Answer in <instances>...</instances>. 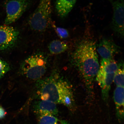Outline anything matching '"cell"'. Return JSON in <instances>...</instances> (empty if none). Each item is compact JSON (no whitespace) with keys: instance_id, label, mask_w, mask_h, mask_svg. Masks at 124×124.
Segmentation results:
<instances>
[{"instance_id":"6da1fadb","label":"cell","mask_w":124,"mask_h":124,"mask_svg":"<svg viewBox=\"0 0 124 124\" xmlns=\"http://www.w3.org/2000/svg\"><path fill=\"white\" fill-rule=\"evenodd\" d=\"M36 92L39 100L62 104L74 111L75 108L73 94L69 84L56 72L37 80Z\"/></svg>"},{"instance_id":"7a4b0ae2","label":"cell","mask_w":124,"mask_h":124,"mask_svg":"<svg viewBox=\"0 0 124 124\" xmlns=\"http://www.w3.org/2000/svg\"><path fill=\"white\" fill-rule=\"evenodd\" d=\"M72 58L86 86L92 88L100 67L95 42L89 37H83L76 45Z\"/></svg>"},{"instance_id":"3957f363","label":"cell","mask_w":124,"mask_h":124,"mask_svg":"<svg viewBox=\"0 0 124 124\" xmlns=\"http://www.w3.org/2000/svg\"><path fill=\"white\" fill-rule=\"evenodd\" d=\"M48 65V57L46 54L37 53L29 56L22 63L20 73L28 78L38 80L45 74Z\"/></svg>"},{"instance_id":"277c9868","label":"cell","mask_w":124,"mask_h":124,"mask_svg":"<svg viewBox=\"0 0 124 124\" xmlns=\"http://www.w3.org/2000/svg\"><path fill=\"white\" fill-rule=\"evenodd\" d=\"M51 0H40L38 7L31 16L29 23L32 30L43 32L52 24Z\"/></svg>"},{"instance_id":"5b68a950","label":"cell","mask_w":124,"mask_h":124,"mask_svg":"<svg viewBox=\"0 0 124 124\" xmlns=\"http://www.w3.org/2000/svg\"><path fill=\"white\" fill-rule=\"evenodd\" d=\"M30 4L29 0H9L6 4V16L4 25L16 22L25 11Z\"/></svg>"},{"instance_id":"8992f818","label":"cell","mask_w":124,"mask_h":124,"mask_svg":"<svg viewBox=\"0 0 124 124\" xmlns=\"http://www.w3.org/2000/svg\"><path fill=\"white\" fill-rule=\"evenodd\" d=\"M113 9L111 26L116 35L121 38L124 37V1L123 0H108Z\"/></svg>"},{"instance_id":"52a82bcc","label":"cell","mask_w":124,"mask_h":124,"mask_svg":"<svg viewBox=\"0 0 124 124\" xmlns=\"http://www.w3.org/2000/svg\"><path fill=\"white\" fill-rule=\"evenodd\" d=\"M19 35V31L9 25H0V50L5 51L15 46Z\"/></svg>"},{"instance_id":"ba28073f","label":"cell","mask_w":124,"mask_h":124,"mask_svg":"<svg viewBox=\"0 0 124 124\" xmlns=\"http://www.w3.org/2000/svg\"><path fill=\"white\" fill-rule=\"evenodd\" d=\"M96 50L103 59H113L120 51V47L110 39L102 37L99 40Z\"/></svg>"},{"instance_id":"9c48e42d","label":"cell","mask_w":124,"mask_h":124,"mask_svg":"<svg viewBox=\"0 0 124 124\" xmlns=\"http://www.w3.org/2000/svg\"><path fill=\"white\" fill-rule=\"evenodd\" d=\"M33 108L34 112L38 116H56L58 114L57 104L49 101L41 100L36 101L33 103Z\"/></svg>"},{"instance_id":"30bf717a","label":"cell","mask_w":124,"mask_h":124,"mask_svg":"<svg viewBox=\"0 0 124 124\" xmlns=\"http://www.w3.org/2000/svg\"><path fill=\"white\" fill-rule=\"evenodd\" d=\"M115 74L105 73L99 70L96 77L97 81L101 88L102 98L106 102L108 101L109 93Z\"/></svg>"},{"instance_id":"8fae6325","label":"cell","mask_w":124,"mask_h":124,"mask_svg":"<svg viewBox=\"0 0 124 124\" xmlns=\"http://www.w3.org/2000/svg\"><path fill=\"white\" fill-rule=\"evenodd\" d=\"M114 99L116 115L118 120L121 121L124 118V87H117L114 91Z\"/></svg>"},{"instance_id":"7c38bea8","label":"cell","mask_w":124,"mask_h":124,"mask_svg":"<svg viewBox=\"0 0 124 124\" xmlns=\"http://www.w3.org/2000/svg\"><path fill=\"white\" fill-rule=\"evenodd\" d=\"M77 0H55V8L60 17H66L75 6Z\"/></svg>"},{"instance_id":"4fadbf2b","label":"cell","mask_w":124,"mask_h":124,"mask_svg":"<svg viewBox=\"0 0 124 124\" xmlns=\"http://www.w3.org/2000/svg\"><path fill=\"white\" fill-rule=\"evenodd\" d=\"M69 48L66 43L59 40H54L51 41L48 46L50 53L53 55H57L63 53Z\"/></svg>"},{"instance_id":"5bb4252c","label":"cell","mask_w":124,"mask_h":124,"mask_svg":"<svg viewBox=\"0 0 124 124\" xmlns=\"http://www.w3.org/2000/svg\"><path fill=\"white\" fill-rule=\"evenodd\" d=\"M119 68V66L113 59H103L99 70L108 74L115 73Z\"/></svg>"},{"instance_id":"9a60e30c","label":"cell","mask_w":124,"mask_h":124,"mask_svg":"<svg viewBox=\"0 0 124 124\" xmlns=\"http://www.w3.org/2000/svg\"><path fill=\"white\" fill-rule=\"evenodd\" d=\"M38 122L39 124H70L66 121L51 115L39 116Z\"/></svg>"},{"instance_id":"2e32d148","label":"cell","mask_w":124,"mask_h":124,"mask_svg":"<svg viewBox=\"0 0 124 124\" xmlns=\"http://www.w3.org/2000/svg\"><path fill=\"white\" fill-rule=\"evenodd\" d=\"M124 65L122 66L119 65L118 69L115 74L113 79L117 86L124 87Z\"/></svg>"},{"instance_id":"e0dca14e","label":"cell","mask_w":124,"mask_h":124,"mask_svg":"<svg viewBox=\"0 0 124 124\" xmlns=\"http://www.w3.org/2000/svg\"><path fill=\"white\" fill-rule=\"evenodd\" d=\"M54 30L58 36L61 39H66L69 38V31L64 28L57 27L55 25L52 24Z\"/></svg>"},{"instance_id":"ac0fdd59","label":"cell","mask_w":124,"mask_h":124,"mask_svg":"<svg viewBox=\"0 0 124 124\" xmlns=\"http://www.w3.org/2000/svg\"><path fill=\"white\" fill-rule=\"evenodd\" d=\"M10 67L7 62L0 59V79L10 70Z\"/></svg>"},{"instance_id":"d6986e66","label":"cell","mask_w":124,"mask_h":124,"mask_svg":"<svg viewBox=\"0 0 124 124\" xmlns=\"http://www.w3.org/2000/svg\"><path fill=\"white\" fill-rule=\"evenodd\" d=\"M6 113L2 107L0 106V119L3 118L5 116Z\"/></svg>"}]
</instances>
